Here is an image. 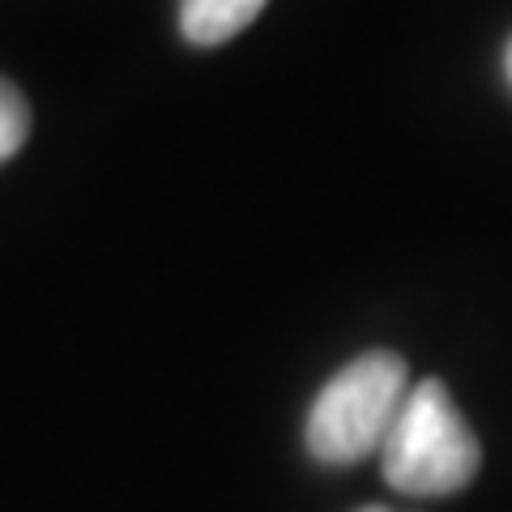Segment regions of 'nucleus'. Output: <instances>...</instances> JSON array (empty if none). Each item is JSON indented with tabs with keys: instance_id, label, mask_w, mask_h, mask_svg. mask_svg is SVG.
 <instances>
[{
	"instance_id": "7ed1b4c3",
	"label": "nucleus",
	"mask_w": 512,
	"mask_h": 512,
	"mask_svg": "<svg viewBox=\"0 0 512 512\" xmlns=\"http://www.w3.org/2000/svg\"><path fill=\"white\" fill-rule=\"evenodd\" d=\"M269 0H180L175 22L192 47H218L256 22Z\"/></svg>"
},
{
	"instance_id": "39448f33",
	"label": "nucleus",
	"mask_w": 512,
	"mask_h": 512,
	"mask_svg": "<svg viewBox=\"0 0 512 512\" xmlns=\"http://www.w3.org/2000/svg\"><path fill=\"white\" fill-rule=\"evenodd\" d=\"M504 82L512 86V35H508V43H504Z\"/></svg>"
},
{
	"instance_id": "f03ea898",
	"label": "nucleus",
	"mask_w": 512,
	"mask_h": 512,
	"mask_svg": "<svg viewBox=\"0 0 512 512\" xmlns=\"http://www.w3.org/2000/svg\"><path fill=\"white\" fill-rule=\"evenodd\" d=\"M410 393L406 359L393 350H367L325 380L303 419V444L320 466H355L380 453L384 436Z\"/></svg>"
},
{
	"instance_id": "423d86ee",
	"label": "nucleus",
	"mask_w": 512,
	"mask_h": 512,
	"mask_svg": "<svg viewBox=\"0 0 512 512\" xmlns=\"http://www.w3.org/2000/svg\"><path fill=\"white\" fill-rule=\"evenodd\" d=\"M359 512H389V508H359Z\"/></svg>"
},
{
	"instance_id": "f257e3e1",
	"label": "nucleus",
	"mask_w": 512,
	"mask_h": 512,
	"mask_svg": "<svg viewBox=\"0 0 512 512\" xmlns=\"http://www.w3.org/2000/svg\"><path fill=\"white\" fill-rule=\"evenodd\" d=\"M376 457L384 483L402 495H419V500L461 491L483 466L474 427L466 423V414L457 410L453 393L440 380L410 384Z\"/></svg>"
},
{
	"instance_id": "20e7f679",
	"label": "nucleus",
	"mask_w": 512,
	"mask_h": 512,
	"mask_svg": "<svg viewBox=\"0 0 512 512\" xmlns=\"http://www.w3.org/2000/svg\"><path fill=\"white\" fill-rule=\"evenodd\" d=\"M26 137H30V107L18 94V86L0 77V163H9L26 146Z\"/></svg>"
}]
</instances>
